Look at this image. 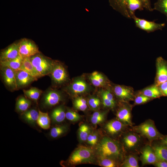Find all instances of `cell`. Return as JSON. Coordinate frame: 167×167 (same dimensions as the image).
<instances>
[{
  "mask_svg": "<svg viewBox=\"0 0 167 167\" xmlns=\"http://www.w3.org/2000/svg\"><path fill=\"white\" fill-rule=\"evenodd\" d=\"M122 141L125 148L128 151L135 150L139 146L141 139L139 135L133 132H129L125 135Z\"/></svg>",
  "mask_w": 167,
  "mask_h": 167,
  "instance_id": "13",
  "label": "cell"
},
{
  "mask_svg": "<svg viewBox=\"0 0 167 167\" xmlns=\"http://www.w3.org/2000/svg\"><path fill=\"white\" fill-rule=\"evenodd\" d=\"M163 142L165 145L167 146V137L164 139L163 140Z\"/></svg>",
  "mask_w": 167,
  "mask_h": 167,
  "instance_id": "44",
  "label": "cell"
},
{
  "mask_svg": "<svg viewBox=\"0 0 167 167\" xmlns=\"http://www.w3.org/2000/svg\"><path fill=\"white\" fill-rule=\"evenodd\" d=\"M153 9V10L158 11L164 14L167 21V0H157Z\"/></svg>",
  "mask_w": 167,
  "mask_h": 167,
  "instance_id": "34",
  "label": "cell"
},
{
  "mask_svg": "<svg viewBox=\"0 0 167 167\" xmlns=\"http://www.w3.org/2000/svg\"><path fill=\"white\" fill-rule=\"evenodd\" d=\"M14 71L18 89L27 86L37 79L24 71Z\"/></svg>",
  "mask_w": 167,
  "mask_h": 167,
  "instance_id": "14",
  "label": "cell"
},
{
  "mask_svg": "<svg viewBox=\"0 0 167 167\" xmlns=\"http://www.w3.org/2000/svg\"><path fill=\"white\" fill-rule=\"evenodd\" d=\"M89 79L92 85L96 87L105 86L107 83L106 79L105 76L96 71L92 73L89 76Z\"/></svg>",
  "mask_w": 167,
  "mask_h": 167,
  "instance_id": "22",
  "label": "cell"
},
{
  "mask_svg": "<svg viewBox=\"0 0 167 167\" xmlns=\"http://www.w3.org/2000/svg\"><path fill=\"white\" fill-rule=\"evenodd\" d=\"M106 113L105 111L95 112L91 116V122L93 124L96 125L103 122L105 119Z\"/></svg>",
  "mask_w": 167,
  "mask_h": 167,
  "instance_id": "35",
  "label": "cell"
},
{
  "mask_svg": "<svg viewBox=\"0 0 167 167\" xmlns=\"http://www.w3.org/2000/svg\"><path fill=\"white\" fill-rule=\"evenodd\" d=\"M37 124L43 129H49L50 126V120L48 113L39 110V116Z\"/></svg>",
  "mask_w": 167,
  "mask_h": 167,
  "instance_id": "27",
  "label": "cell"
},
{
  "mask_svg": "<svg viewBox=\"0 0 167 167\" xmlns=\"http://www.w3.org/2000/svg\"><path fill=\"white\" fill-rule=\"evenodd\" d=\"M98 136L97 133L96 132L90 133L87 139L88 143L91 145L96 144L98 141Z\"/></svg>",
  "mask_w": 167,
  "mask_h": 167,
  "instance_id": "41",
  "label": "cell"
},
{
  "mask_svg": "<svg viewBox=\"0 0 167 167\" xmlns=\"http://www.w3.org/2000/svg\"><path fill=\"white\" fill-rule=\"evenodd\" d=\"M151 99L142 94H137L135 96L134 101L135 105H139L144 104L151 100Z\"/></svg>",
  "mask_w": 167,
  "mask_h": 167,
  "instance_id": "40",
  "label": "cell"
},
{
  "mask_svg": "<svg viewBox=\"0 0 167 167\" xmlns=\"http://www.w3.org/2000/svg\"><path fill=\"white\" fill-rule=\"evenodd\" d=\"M148 4L151 5L150 0H143ZM110 6L120 13L122 12L125 0H109Z\"/></svg>",
  "mask_w": 167,
  "mask_h": 167,
  "instance_id": "32",
  "label": "cell"
},
{
  "mask_svg": "<svg viewBox=\"0 0 167 167\" xmlns=\"http://www.w3.org/2000/svg\"><path fill=\"white\" fill-rule=\"evenodd\" d=\"M19 70L24 71L37 79L40 77L31 61L30 57L23 58L21 66Z\"/></svg>",
  "mask_w": 167,
  "mask_h": 167,
  "instance_id": "24",
  "label": "cell"
},
{
  "mask_svg": "<svg viewBox=\"0 0 167 167\" xmlns=\"http://www.w3.org/2000/svg\"><path fill=\"white\" fill-rule=\"evenodd\" d=\"M99 162L100 165L105 167H115L118 166L117 161L101 156L99 157Z\"/></svg>",
  "mask_w": 167,
  "mask_h": 167,
  "instance_id": "33",
  "label": "cell"
},
{
  "mask_svg": "<svg viewBox=\"0 0 167 167\" xmlns=\"http://www.w3.org/2000/svg\"><path fill=\"white\" fill-rule=\"evenodd\" d=\"M88 103L90 107L93 109H98L101 105V101L97 97L92 96L88 99Z\"/></svg>",
  "mask_w": 167,
  "mask_h": 167,
  "instance_id": "39",
  "label": "cell"
},
{
  "mask_svg": "<svg viewBox=\"0 0 167 167\" xmlns=\"http://www.w3.org/2000/svg\"><path fill=\"white\" fill-rule=\"evenodd\" d=\"M113 92L118 98L125 102L134 100L135 97L133 89L130 87L116 85L113 88Z\"/></svg>",
  "mask_w": 167,
  "mask_h": 167,
  "instance_id": "12",
  "label": "cell"
},
{
  "mask_svg": "<svg viewBox=\"0 0 167 167\" xmlns=\"http://www.w3.org/2000/svg\"><path fill=\"white\" fill-rule=\"evenodd\" d=\"M68 129V126L66 125L56 126L51 129L49 135L52 138H56L65 134Z\"/></svg>",
  "mask_w": 167,
  "mask_h": 167,
  "instance_id": "29",
  "label": "cell"
},
{
  "mask_svg": "<svg viewBox=\"0 0 167 167\" xmlns=\"http://www.w3.org/2000/svg\"><path fill=\"white\" fill-rule=\"evenodd\" d=\"M23 58L20 55L15 58L11 60L0 61V66L8 67L14 71L18 70L20 67Z\"/></svg>",
  "mask_w": 167,
  "mask_h": 167,
  "instance_id": "26",
  "label": "cell"
},
{
  "mask_svg": "<svg viewBox=\"0 0 167 167\" xmlns=\"http://www.w3.org/2000/svg\"><path fill=\"white\" fill-rule=\"evenodd\" d=\"M136 27L148 33L153 32L158 30H162L165 24L157 23L154 21H150L140 18L134 15L132 17Z\"/></svg>",
  "mask_w": 167,
  "mask_h": 167,
  "instance_id": "7",
  "label": "cell"
},
{
  "mask_svg": "<svg viewBox=\"0 0 167 167\" xmlns=\"http://www.w3.org/2000/svg\"><path fill=\"white\" fill-rule=\"evenodd\" d=\"M97 149L100 156L117 161L120 159L122 156V151L119 145L108 137H104L101 139L98 144Z\"/></svg>",
  "mask_w": 167,
  "mask_h": 167,
  "instance_id": "1",
  "label": "cell"
},
{
  "mask_svg": "<svg viewBox=\"0 0 167 167\" xmlns=\"http://www.w3.org/2000/svg\"><path fill=\"white\" fill-rule=\"evenodd\" d=\"M0 70L2 80L6 87L11 91L18 89L15 71L8 67L1 66Z\"/></svg>",
  "mask_w": 167,
  "mask_h": 167,
  "instance_id": "11",
  "label": "cell"
},
{
  "mask_svg": "<svg viewBox=\"0 0 167 167\" xmlns=\"http://www.w3.org/2000/svg\"><path fill=\"white\" fill-rule=\"evenodd\" d=\"M52 82L57 85H61L66 82L68 75L63 65L58 61H54L53 66L49 75Z\"/></svg>",
  "mask_w": 167,
  "mask_h": 167,
  "instance_id": "5",
  "label": "cell"
},
{
  "mask_svg": "<svg viewBox=\"0 0 167 167\" xmlns=\"http://www.w3.org/2000/svg\"><path fill=\"white\" fill-rule=\"evenodd\" d=\"M63 99L62 93L58 91L50 89L46 92L43 98L42 104L46 108H50L55 106Z\"/></svg>",
  "mask_w": 167,
  "mask_h": 167,
  "instance_id": "9",
  "label": "cell"
},
{
  "mask_svg": "<svg viewBox=\"0 0 167 167\" xmlns=\"http://www.w3.org/2000/svg\"><path fill=\"white\" fill-rule=\"evenodd\" d=\"M154 165L157 167H167V161H157Z\"/></svg>",
  "mask_w": 167,
  "mask_h": 167,
  "instance_id": "43",
  "label": "cell"
},
{
  "mask_svg": "<svg viewBox=\"0 0 167 167\" xmlns=\"http://www.w3.org/2000/svg\"><path fill=\"white\" fill-rule=\"evenodd\" d=\"M24 95L27 98L37 102L42 91L36 87H32L28 90H23Z\"/></svg>",
  "mask_w": 167,
  "mask_h": 167,
  "instance_id": "30",
  "label": "cell"
},
{
  "mask_svg": "<svg viewBox=\"0 0 167 167\" xmlns=\"http://www.w3.org/2000/svg\"><path fill=\"white\" fill-rule=\"evenodd\" d=\"M140 135L150 141L161 139L162 136L156 128L153 122L148 120L141 123L135 128Z\"/></svg>",
  "mask_w": 167,
  "mask_h": 167,
  "instance_id": "4",
  "label": "cell"
},
{
  "mask_svg": "<svg viewBox=\"0 0 167 167\" xmlns=\"http://www.w3.org/2000/svg\"><path fill=\"white\" fill-rule=\"evenodd\" d=\"M140 160L143 165L154 164L158 161L152 148L148 145L143 149Z\"/></svg>",
  "mask_w": 167,
  "mask_h": 167,
  "instance_id": "17",
  "label": "cell"
},
{
  "mask_svg": "<svg viewBox=\"0 0 167 167\" xmlns=\"http://www.w3.org/2000/svg\"><path fill=\"white\" fill-rule=\"evenodd\" d=\"M30 59L40 77L49 75L53 66L54 60L40 52L31 56Z\"/></svg>",
  "mask_w": 167,
  "mask_h": 167,
  "instance_id": "2",
  "label": "cell"
},
{
  "mask_svg": "<svg viewBox=\"0 0 167 167\" xmlns=\"http://www.w3.org/2000/svg\"><path fill=\"white\" fill-rule=\"evenodd\" d=\"M125 125L118 119L112 120L106 124L105 129L108 133L114 135L121 132Z\"/></svg>",
  "mask_w": 167,
  "mask_h": 167,
  "instance_id": "19",
  "label": "cell"
},
{
  "mask_svg": "<svg viewBox=\"0 0 167 167\" xmlns=\"http://www.w3.org/2000/svg\"><path fill=\"white\" fill-rule=\"evenodd\" d=\"M100 95L102 104L105 107L111 109L115 107L116 101L113 94L109 89L101 90Z\"/></svg>",
  "mask_w": 167,
  "mask_h": 167,
  "instance_id": "18",
  "label": "cell"
},
{
  "mask_svg": "<svg viewBox=\"0 0 167 167\" xmlns=\"http://www.w3.org/2000/svg\"><path fill=\"white\" fill-rule=\"evenodd\" d=\"M131 108L128 104H125L120 107L117 111L116 116L118 120L126 125L131 126Z\"/></svg>",
  "mask_w": 167,
  "mask_h": 167,
  "instance_id": "16",
  "label": "cell"
},
{
  "mask_svg": "<svg viewBox=\"0 0 167 167\" xmlns=\"http://www.w3.org/2000/svg\"><path fill=\"white\" fill-rule=\"evenodd\" d=\"M66 89L69 93L76 95L87 92L90 90V87L84 79L78 77L75 79Z\"/></svg>",
  "mask_w": 167,
  "mask_h": 167,
  "instance_id": "8",
  "label": "cell"
},
{
  "mask_svg": "<svg viewBox=\"0 0 167 167\" xmlns=\"http://www.w3.org/2000/svg\"><path fill=\"white\" fill-rule=\"evenodd\" d=\"M19 55L23 58L30 57L40 53L35 43L27 38H24L18 42Z\"/></svg>",
  "mask_w": 167,
  "mask_h": 167,
  "instance_id": "6",
  "label": "cell"
},
{
  "mask_svg": "<svg viewBox=\"0 0 167 167\" xmlns=\"http://www.w3.org/2000/svg\"><path fill=\"white\" fill-rule=\"evenodd\" d=\"M156 72L155 84L158 86L167 81V61L161 57L156 60Z\"/></svg>",
  "mask_w": 167,
  "mask_h": 167,
  "instance_id": "10",
  "label": "cell"
},
{
  "mask_svg": "<svg viewBox=\"0 0 167 167\" xmlns=\"http://www.w3.org/2000/svg\"><path fill=\"white\" fill-rule=\"evenodd\" d=\"M158 87L162 96H167V81L161 84Z\"/></svg>",
  "mask_w": 167,
  "mask_h": 167,
  "instance_id": "42",
  "label": "cell"
},
{
  "mask_svg": "<svg viewBox=\"0 0 167 167\" xmlns=\"http://www.w3.org/2000/svg\"><path fill=\"white\" fill-rule=\"evenodd\" d=\"M138 94L143 95L151 99L162 96L159 87L155 84L139 91Z\"/></svg>",
  "mask_w": 167,
  "mask_h": 167,
  "instance_id": "21",
  "label": "cell"
},
{
  "mask_svg": "<svg viewBox=\"0 0 167 167\" xmlns=\"http://www.w3.org/2000/svg\"><path fill=\"white\" fill-rule=\"evenodd\" d=\"M90 133V129L88 125L84 124L81 125L79 126L78 131L80 141L82 142L86 141Z\"/></svg>",
  "mask_w": 167,
  "mask_h": 167,
  "instance_id": "31",
  "label": "cell"
},
{
  "mask_svg": "<svg viewBox=\"0 0 167 167\" xmlns=\"http://www.w3.org/2000/svg\"><path fill=\"white\" fill-rule=\"evenodd\" d=\"M22 118L28 124L34 125L37 124L39 116V111L35 109H28L22 113Z\"/></svg>",
  "mask_w": 167,
  "mask_h": 167,
  "instance_id": "20",
  "label": "cell"
},
{
  "mask_svg": "<svg viewBox=\"0 0 167 167\" xmlns=\"http://www.w3.org/2000/svg\"><path fill=\"white\" fill-rule=\"evenodd\" d=\"M158 161H167V146L156 145L152 148Z\"/></svg>",
  "mask_w": 167,
  "mask_h": 167,
  "instance_id": "28",
  "label": "cell"
},
{
  "mask_svg": "<svg viewBox=\"0 0 167 167\" xmlns=\"http://www.w3.org/2000/svg\"><path fill=\"white\" fill-rule=\"evenodd\" d=\"M19 55L18 42L14 43L1 51L0 61L14 59Z\"/></svg>",
  "mask_w": 167,
  "mask_h": 167,
  "instance_id": "15",
  "label": "cell"
},
{
  "mask_svg": "<svg viewBox=\"0 0 167 167\" xmlns=\"http://www.w3.org/2000/svg\"><path fill=\"white\" fill-rule=\"evenodd\" d=\"M66 118L68 120L75 122L81 119V117L77 112L69 109H67L66 113Z\"/></svg>",
  "mask_w": 167,
  "mask_h": 167,
  "instance_id": "38",
  "label": "cell"
},
{
  "mask_svg": "<svg viewBox=\"0 0 167 167\" xmlns=\"http://www.w3.org/2000/svg\"><path fill=\"white\" fill-rule=\"evenodd\" d=\"M31 105V101L23 96H20L17 99L15 109L17 111L21 113L29 109Z\"/></svg>",
  "mask_w": 167,
  "mask_h": 167,
  "instance_id": "25",
  "label": "cell"
},
{
  "mask_svg": "<svg viewBox=\"0 0 167 167\" xmlns=\"http://www.w3.org/2000/svg\"><path fill=\"white\" fill-rule=\"evenodd\" d=\"M73 105L76 109L82 111H85L87 108L86 100L82 97H78L73 101Z\"/></svg>",
  "mask_w": 167,
  "mask_h": 167,
  "instance_id": "36",
  "label": "cell"
},
{
  "mask_svg": "<svg viewBox=\"0 0 167 167\" xmlns=\"http://www.w3.org/2000/svg\"><path fill=\"white\" fill-rule=\"evenodd\" d=\"M65 109L63 105H60L54 109L51 114V117L53 121L59 123L63 122L66 118Z\"/></svg>",
  "mask_w": 167,
  "mask_h": 167,
  "instance_id": "23",
  "label": "cell"
},
{
  "mask_svg": "<svg viewBox=\"0 0 167 167\" xmlns=\"http://www.w3.org/2000/svg\"><path fill=\"white\" fill-rule=\"evenodd\" d=\"M93 151L91 148L80 146L77 148L70 156L68 162L71 165L91 163L93 160Z\"/></svg>",
  "mask_w": 167,
  "mask_h": 167,
  "instance_id": "3",
  "label": "cell"
},
{
  "mask_svg": "<svg viewBox=\"0 0 167 167\" xmlns=\"http://www.w3.org/2000/svg\"><path fill=\"white\" fill-rule=\"evenodd\" d=\"M122 166L124 167H139L137 157L134 155H130L128 156L124 161Z\"/></svg>",
  "mask_w": 167,
  "mask_h": 167,
  "instance_id": "37",
  "label": "cell"
}]
</instances>
